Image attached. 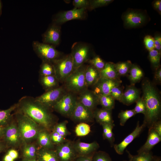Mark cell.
Returning a JSON list of instances; mask_svg holds the SVG:
<instances>
[{"instance_id":"cell-39","label":"cell","mask_w":161,"mask_h":161,"mask_svg":"<svg viewBox=\"0 0 161 161\" xmlns=\"http://www.w3.org/2000/svg\"><path fill=\"white\" fill-rule=\"evenodd\" d=\"M87 62L100 71L104 68L106 63L98 55L90 58Z\"/></svg>"},{"instance_id":"cell-46","label":"cell","mask_w":161,"mask_h":161,"mask_svg":"<svg viewBox=\"0 0 161 161\" xmlns=\"http://www.w3.org/2000/svg\"><path fill=\"white\" fill-rule=\"evenodd\" d=\"M144 43L145 47L149 51L154 49V38L150 35H147L144 38Z\"/></svg>"},{"instance_id":"cell-17","label":"cell","mask_w":161,"mask_h":161,"mask_svg":"<svg viewBox=\"0 0 161 161\" xmlns=\"http://www.w3.org/2000/svg\"><path fill=\"white\" fill-rule=\"evenodd\" d=\"M139 121L137 123L134 130L126 136L120 143L114 145V148L116 152L119 154H122L127 146L140 134L145 127L143 123L140 126Z\"/></svg>"},{"instance_id":"cell-56","label":"cell","mask_w":161,"mask_h":161,"mask_svg":"<svg viewBox=\"0 0 161 161\" xmlns=\"http://www.w3.org/2000/svg\"><path fill=\"white\" fill-rule=\"evenodd\" d=\"M5 147L4 145L0 142V153L4 150Z\"/></svg>"},{"instance_id":"cell-3","label":"cell","mask_w":161,"mask_h":161,"mask_svg":"<svg viewBox=\"0 0 161 161\" xmlns=\"http://www.w3.org/2000/svg\"><path fill=\"white\" fill-rule=\"evenodd\" d=\"M86 66L84 64L74 70L65 80L63 85L68 92L78 95L85 89L88 88L85 77Z\"/></svg>"},{"instance_id":"cell-38","label":"cell","mask_w":161,"mask_h":161,"mask_svg":"<svg viewBox=\"0 0 161 161\" xmlns=\"http://www.w3.org/2000/svg\"><path fill=\"white\" fill-rule=\"evenodd\" d=\"M135 114L133 109L122 111L118 115V117L120 119V125L121 126H124L127 120Z\"/></svg>"},{"instance_id":"cell-19","label":"cell","mask_w":161,"mask_h":161,"mask_svg":"<svg viewBox=\"0 0 161 161\" xmlns=\"http://www.w3.org/2000/svg\"><path fill=\"white\" fill-rule=\"evenodd\" d=\"M74 148L77 154L79 156H88L94 154L99 147L98 143L94 141L90 143L80 141L73 143Z\"/></svg>"},{"instance_id":"cell-59","label":"cell","mask_w":161,"mask_h":161,"mask_svg":"<svg viewBox=\"0 0 161 161\" xmlns=\"http://www.w3.org/2000/svg\"><path fill=\"white\" fill-rule=\"evenodd\" d=\"M132 161L131 160H128V161Z\"/></svg>"},{"instance_id":"cell-42","label":"cell","mask_w":161,"mask_h":161,"mask_svg":"<svg viewBox=\"0 0 161 161\" xmlns=\"http://www.w3.org/2000/svg\"><path fill=\"white\" fill-rule=\"evenodd\" d=\"M123 87L120 85L113 88L111 90L110 95L114 100L120 101L123 92Z\"/></svg>"},{"instance_id":"cell-12","label":"cell","mask_w":161,"mask_h":161,"mask_svg":"<svg viewBox=\"0 0 161 161\" xmlns=\"http://www.w3.org/2000/svg\"><path fill=\"white\" fill-rule=\"evenodd\" d=\"M55 151L59 161H74L77 157L73 143L70 141L58 145Z\"/></svg>"},{"instance_id":"cell-18","label":"cell","mask_w":161,"mask_h":161,"mask_svg":"<svg viewBox=\"0 0 161 161\" xmlns=\"http://www.w3.org/2000/svg\"><path fill=\"white\" fill-rule=\"evenodd\" d=\"M3 138L9 145H18L21 138L18 126L13 123L5 126Z\"/></svg>"},{"instance_id":"cell-57","label":"cell","mask_w":161,"mask_h":161,"mask_svg":"<svg viewBox=\"0 0 161 161\" xmlns=\"http://www.w3.org/2000/svg\"><path fill=\"white\" fill-rule=\"evenodd\" d=\"M23 161H39L38 160L35 159H27L24 158Z\"/></svg>"},{"instance_id":"cell-9","label":"cell","mask_w":161,"mask_h":161,"mask_svg":"<svg viewBox=\"0 0 161 161\" xmlns=\"http://www.w3.org/2000/svg\"><path fill=\"white\" fill-rule=\"evenodd\" d=\"M77 95L68 92L53 107L64 117H70L78 102Z\"/></svg>"},{"instance_id":"cell-11","label":"cell","mask_w":161,"mask_h":161,"mask_svg":"<svg viewBox=\"0 0 161 161\" xmlns=\"http://www.w3.org/2000/svg\"><path fill=\"white\" fill-rule=\"evenodd\" d=\"M70 118L79 123L92 122L94 119L93 112L78 101Z\"/></svg>"},{"instance_id":"cell-50","label":"cell","mask_w":161,"mask_h":161,"mask_svg":"<svg viewBox=\"0 0 161 161\" xmlns=\"http://www.w3.org/2000/svg\"><path fill=\"white\" fill-rule=\"evenodd\" d=\"M160 136H161V121L160 120L156 122L153 125L152 127Z\"/></svg>"},{"instance_id":"cell-36","label":"cell","mask_w":161,"mask_h":161,"mask_svg":"<svg viewBox=\"0 0 161 161\" xmlns=\"http://www.w3.org/2000/svg\"><path fill=\"white\" fill-rule=\"evenodd\" d=\"M23 155L24 158L35 159L37 155V152L35 146L30 144L25 145L23 149Z\"/></svg>"},{"instance_id":"cell-13","label":"cell","mask_w":161,"mask_h":161,"mask_svg":"<svg viewBox=\"0 0 161 161\" xmlns=\"http://www.w3.org/2000/svg\"><path fill=\"white\" fill-rule=\"evenodd\" d=\"M77 96L78 101L83 105L94 112L99 105L97 95L92 90L86 88Z\"/></svg>"},{"instance_id":"cell-29","label":"cell","mask_w":161,"mask_h":161,"mask_svg":"<svg viewBox=\"0 0 161 161\" xmlns=\"http://www.w3.org/2000/svg\"><path fill=\"white\" fill-rule=\"evenodd\" d=\"M98 97L99 104L102 108L112 110L115 106V100L110 95H104L99 94Z\"/></svg>"},{"instance_id":"cell-7","label":"cell","mask_w":161,"mask_h":161,"mask_svg":"<svg viewBox=\"0 0 161 161\" xmlns=\"http://www.w3.org/2000/svg\"><path fill=\"white\" fill-rule=\"evenodd\" d=\"M68 92L62 85L46 91L35 98L36 101L49 109L53 108L55 104Z\"/></svg>"},{"instance_id":"cell-41","label":"cell","mask_w":161,"mask_h":161,"mask_svg":"<svg viewBox=\"0 0 161 161\" xmlns=\"http://www.w3.org/2000/svg\"><path fill=\"white\" fill-rule=\"evenodd\" d=\"M113 1L112 0H89V6L88 9L92 10L96 8L106 6Z\"/></svg>"},{"instance_id":"cell-31","label":"cell","mask_w":161,"mask_h":161,"mask_svg":"<svg viewBox=\"0 0 161 161\" xmlns=\"http://www.w3.org/2000/svg\"><path fill=\"white\" fill-rule=\"evenodd\" d=\"M39 76H55L54 68L52 64L50 62L42 61L39 71Z\"/></svg>"},{"instance_id":"cell-1","label":"cell","mask_w":161,"mask_h":161,"mask_svg":"<svg viewBox=\"0 0 161 161\" xmlns=\"http://www.w3.org/2000/svg\"><path fill=\"white\" fill-rule=\"evenodd\" d=\"M21 113L28 117L46 129L51 127L54 117L50 109L29 96L22 97L17 104Z\"/></svg>"},{"instance_id":"cell-44","label":"cell","mask_w":161,"mask_h":161,"mask_svg":"<svg viewBox=\"0 0 161 161\" xmlns=\"http://www.w3.org/2000/svg\"><path fill=\"white\" fill-rule=\"evenodd\" d=\"M136 103L135 106L133 109L136 114L142 113L144 115L145 113V106L142 97H140Z\"/></svg>"},{"instance_id":"cell-25","label":"cell","mask_w":161,"mask_h":161,"mask_svg":"<svg viewBox=\"0 0 161 161\" xmlns=\"http://www.w3.org/2000/svg\"><path fill=\"white\" fill-rule=\"evenodd\" d=\"M100 78L111 79H120L114 66V64L108 62L106 63L104 68L100 71Z\"/></svg>"},{"instance_id":"cell-16","label":"cell","mask_w":161,"mask_h":161,"mask_svg":"<svg viewBox=\"0 0 161 161\" xmlns=\"http://www.w3.org/2000/svg\"><path fill=\"white\" fill-rule=\"evenodd\" d=\"M123 18L124 24L126 27L132 28L143 25L146 21V17L141 12L131 10L125 13Z\"/></svg>"},{"instance_id":"cell-54","label":"cell","mask_w":161,"mask_h":161,"mask_svg":"<svg viewBox=\"0 0 161 161\" xmlns=\"http://www.w3.org/2000/svg\"><path fill=\"white\" fill-rule=\"evenodd\" d=\"M5 126H0V138L3 137Z\"/></svg>"},{"instance_id":"cell-8","label":"cell","mask_w":161,"mask_h":161,"mask_svg":"<svg viewBox=\"0 0 161 161\" xmlns=\"http://www.w3.org/2000/svg\"><path fill=\"white\" fill-rule=\"evenodd\" d=\"M74 63V70L86 63L90 59L91 49L85 43L76 42L72 47L71 52Z\"/></svg>"},{"instance_id":"cell-5","label":"cell","mask_w":161,"mask_h":161,"mask_svg":"<svg viewBox=\"0 0 161 161\" xmlns=\"http://www.w3.org/2000/svg\"><path fill=\"white\" fill-rule=\"evenodd\" d=\"M52 63L55 77L59 83H63L74 70V63L71 53L63 55Z\"/></svg>"},{"instance_id":"cell-55","label":"cell","mask_w":161,"mask_h":161,"mask_svg":"<svg viewBox=\"0 0 161 161\" xmlns=\"http://www.w3.org/2000/svg\"><path fill=\"white\" fill-rule=\"evenodd\" d=\"M151 161H161V160L160 157L153 156Z\"/></svg>"},{"instance_id":"cell-23","label":"cell","mask_w":161,"mask_h":161,"mask_svg":"<svg viewBox=\"0 0 161 161\" xmlns=\"http://www.w3.org/2000/svg\"><path fill=\"white\" fill-rule=\"evenodd\" d=\"M94 118L101 125L114 123L112 110L102 108L96 109L93 112Z\"/></svg>"},{"instance_id":"cell-53","label":"cell","mask_w":161,"mask_h":161,"mask_svg":"<svg viewBox=\"0 0 161 161\" xmlns=\"http://www.w3.org/2000/svg\"><path fill=\"white\" fill-rule=\"evenodd\" d=\"M154 75V78L155 79L159 82L161 81V69L159 68L156 69Z\"/></svg>"},{"instance_id":"cell-22","label":"cell","mask_w":161,"mask_h":161,"mask_svg":"<svg viewBox=\"0 0 161 161\" xmlns=\"http://www.w3.org/2000/svg\"><path fill=\"white\" fill-rule=\"evenodd\" d=\"M85 77L87 88L92 87L100 78V71L90 64L87 65L85 72Z\"/></svg>"},{"instance_id":"cell-47","label":"cell","mask_w":161,"mask_h":161,"mask_svg":"<svg viewBox=\"0 0 161 161\" xmlns=\"http://www.w3.org/2000/svg\"><path fill=\"white\" fill-rule=\"evenodd\" d=\"M18 154L17 151L14 149H11L8 151L4 156V161H14L18 157Z\"/></svg>"},{"instance_id":"cell-37","label":"cell","mask_w":161,"mask_h":161,"mask_svg":"<svg viewBox=\"0 0 161 161\" xmlns=\"http://www.w3.org/2000/svg\"><path fill=\"white\" fill-rule=\"evenodd\" d=\"M91 131L90 126L86 123H80L75 127V132L78 137L84 136L89 134Z\"/></svg>"},{"instance_id":"cell-40","label":"cell","mask_w":161,"mask_h":161,"mask_svg":"<svg viewBox=\"0 0 161 161\" xmlns=\"http://www.w3.org/2000/svg\"><path fill=\"white\" fill-rule=\"evenodd\" d=\"M67 123L66 120L58 124L55 126L53 131L66 137L70 134L66 127Z\"/></svg>"},{"instance_id":"cell-20","label":"cell","mask_w":161,"mask_h":161,"mask_svg":"<svg viewBox=\"0 0 161 161\" xmlns=\"http://www.w3.org/2000/svg\"><path fill=\"white\" fill-rule=\"evenodd\" d=\"M140 91L134 85L127 86L123 91L120 102L129 106L136 102L140 98Z\"/></svg>"},{"instance_id":"cell-2","label":"cell","mask_w":161,"mask_h":161,"mask_svg":"<svg viewBox=\"0 0 161 161\" xmlns=\"http://www.w3.org/2000/svg\"><path fill=\"white\" fill-rule=\"evenodd\" d=\"M142 86V97L145 106L143 123L149 129L156 122L161 120V99L157 90L149 80H144Z\"/></svg>"},{"instance_id":"cell-21","label":"cell","mask_w":161,"mask_h":161,"mask_svg":"<svg viewBox=\"0 0 161 161\" xmlns=\"http://www.w3.org/2000/svg\"><path fill=\"white\" fill-rule=\"evenodd\" d=\"M161 141L160 136L152 128L149 129L148 136L145 143L137 151L138 154L148 152Z\"/></svg>"},{"instance_id":"cell-26","label":"cell","mask_w":161,"mask_h":161,"mask_svg":"<svg viewBox=\"0 0 161 161\" xmlns=\"http://www.w3.org/2000/svg\"><path fill=\"white\" fill-rule=\"evenodd\" d=\"M39 161H59L55 151L42 148L37 153Z\"/></svg>"},{"instance_id":"cell-45","label":"cell","mask_w":161,"mask_h":161,"mask_svg":"<svg viewBox=\"0 0 161 161\" xmlns=\"http://www.w3.org/2000/svg\"><path fill=\"white\" fill-rule=\"evenodd\" d=\"M50 136L51 141L53 144L59 145L67 141L65 137L62 136L54 131L50 134Z\"/></svg>"},{"instance_id":"cell-14","label":"cell","mask_w":161,"mask_h":161,"mask_svg":"<svg viewBox=\"0 0 161 161\" xmlns=\"http://www.w3.org/2000/svg\"><path fill=\"white\" fill-rule=\"evenodd\" d=\"M122 81L120 79H111L100 78L97 83L92 87V90L97 95H109L112 89L120 86Z\"/></svg>"},{"instance_id":"cell-52","label":"cell","mask_w":161,"mask_h":161,"mask_svg":"<svg viewBox=\"0 0 161 161\" xmlns=\"http://www.w3.org/2000/svg\"><path fill=\"white\" fill-rule=\"evenodd\" d=\"M92 156H79L74 161H92Z\"/></svg>"},{"instance_id":"cell-51","label":"cell","mask_w":161,"mask_h":161,"mask_svg":"<svg viewBox=\"0 0 161 161\" xmlns=\"http://www.w3.org/2000/svg\"><path fill=\"white\" fill-rule=\"evenodd\" d=\"M153 6L160 14H161V1L157 0L154 1L153 3Z\"/></svg>"},{"instance_id":"cell-30","label":"cell","mask_w":161,"mask_h":161,"mask_svg":"<svg viewBox=\"0 0 161 161\" xmlns=\"http://www.w3.org/2000/svg\"><path fill=\"white\" fill-rule=\"evenodd\" d=\"M132 64L130 61H127L114 64V66L119 76H125L129 73Z\"/></svg>"},{"instance_id":"cell-15","label":"cell","mask_w":161,"mask_h":161,"mask_svg":"<svg viewBox=\"0 0 161 161\" xmlns=\"http://www.w3.org/2000/svg\"><path fill=\"white\" fill-rule=\"evenodd\" d=\"M61 34V26L53 23L42 34L43 43L55 47L59 44Z\"/></svg>"},{"instance_id":"cell-10","label":"cell","mask_w":161,"mask_h":161,"mask_svg":"<svg viewBox=\"0 0 161 161\" xmlns=\"http://www.w3.org/2000/svg\"><path fill=\"white\" fill-rule=\"evenodd\" d=\"M86 9L74 8L71 10L60 12L55 16L53 23L60 25L72 20L83 19L86 17Z\"/></svg>"},{"instance_id":"cell-6","label":"cell","mask_w":161,"mask_h":161,"mask_svg":"<svg viewBox=\"0 0 161 161\" xmlns=\"http://www.w3.org/2000/svg\"><path fill=\"white\" fill-rule=\"evenodd\" d=\"M32 46L34 52L42 61L52 63L63 55L55 47L50 44L34 41L32 42Z\"/></svg>"},{"instance_id":"cell-4","label":"cell","mask_w":161,"mask_h":161,"mask_svg":"<svg viewBox=\"0 0 161 161\" xmlns=\"http://www.w3.org/2000/svg\"><path fill=\"white\" fill-rule=\"evenodd\" d=\"M18 127L21 138L28 142L37 137L40 130L38 124L26 116L20 113Z\"/></svg>"},{"instance_id":"cell-28","label":"cell","mask_w":161,"mask_h":161,"mask_svg":"<svg viewBox=\"0 0 161 161\" xmlns=\"http://www.w3.org/2000/svg\"><path fill=\"white\" fill-rule=\"evenodd\" d=\"M129 73V78L132 85H134L136 83L140 80L143 75L142 70L134 64H132Z\"/></svg>"},{"instance_id":"cell-49","label":"cell","mask_w":161,"mask_h":161,"mask_svg":"<svg viewBox=\"0 0 161 161\" xmlns=\"http://www.w3.org/2000/svg\"><path fill=\"white\" fill-rule=\"evenodd\" d=\"M154 39V49L159 52L161 51V36L160 35H155Z\"/></svg>"},{"instance_id":"cell-35","label":"cell","mask_w":161,"mask_h":161,"mask_svg":"<svg viewBox=\"0 0 161 161\" xmlns=\"http://www.w3.org/2000/svg\"><path fill=\"white\" fill-rule=\"evenodd\" d=\"M161 55V52L155 49L149 51V59L152 66L156 69L160 67Z\"/></svg>"},{"instance_id":"cell-34","label":"cell","mask_w":161,"mask_h":161,"mask_svg":"<svg viewBox=\"0 0 161 161\" xmlns=\"http://www.w3.org/2000/svg\"><path fill=\"white\" fill-rule=\"evenodd\" d=\"M126 151L128 154L129 160L132 161H151L153 157L151 151L138 154L135 155L131 154L127 150Z\"/></svg>"},{"instance_id":"cell-43","label":"cell","mask_w":161,"mask_h":161,"mask_svg":"<svg viewBox=\"0 0 161 161\" xmlns=\"http://www.w3.org/2000/svg\"><path fill=\"white\" fill-rule=\"evenodd\" d=\"M92 161H112L109 155L102 151L96 152L92 157Z\"/></svg>"},{"instance_id":"cell-32","label":"cell","mask_w":161,"mask_h":161,"mask_svg":"<svg viewBox=\"0 0 161 161\" xmlns=\"http://www.w3.org/2000/svg\"><path fill=\"white\" fill-rule=\"evenodd\" d=\"M103 129V137L104 139L107 140L111 145L114 146V138L112 129L115 125L114 123L104 124L101 125Z\"/></svg>"},{"instance_id":"cell-48","label":"cell","mask_w":161,"mask_h":161,"mask_svg":"<svg viewBox=\"0 0 161 161\" xmlns=\"http://www.w3.org/2000/svg\"><path fill=\"white\" fill-rule=\"evenodd\" d=\"M74 8H85L88 9L89 6V0H74L73 1Z\"/></svg>"},{"instance_id":"cell-24","label":"cell","mask_w":161,"mask_h":161,"mask_svg":"<svg viewBox=\"0 0 161 161\" xmlns=\"http://www.w3.org/2000/svg\"><path fill=\"white\" fill-rule=\"evenodd\" d=\"M39 81L45 91L59 86V82L55 76H40Z\"/></svg>"},{"instance_id":"cell-27","label":"cell","mask_w":161,"mask_h":161,"mask_svg":"<svg viewBox=\"0 0 161 161\" xmlns=\"http://www.w3.org/2000/svg\"><path fill=\"white\" fill-rule=\"evenodd\" d=\"M37 138L39 144L42 148L52 149L53 146L50 134L46 130H40Z\"/></svg>"},{"instance_id":"cell-33","label":"cell","mask_w":161,"mask_h":161,"mask_svg":"<svg viewBox=\"0 0 161 161\" xmlns=\"http://www.w3.org/2000/svg\"><path fill=\"white\" fill-rule=\"evenodd\" d=\"M17 104L5 110L0 111V126H4L11 117L12 112L16 109Z\"/></svg>"},{"instance_id":"cell-58","label":"cell","mask_w":161,"mask_h":161,"mask_svg":"<svg viewBox=\"0 0 161 161\" xmlns=\"http://www.w3.org/2000/svg\"><path fill=\"white\" fill-rule=\"evenodd\" d=\"M2 1L0 0V17L1 16L2 13Z\"/></svg>"}]
</instances>
